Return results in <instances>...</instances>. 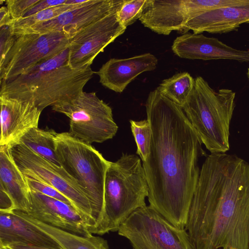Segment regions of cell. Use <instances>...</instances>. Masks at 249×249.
I'll return each mask as SVG.
<instances>
[{
    "mask_svg": "<svg viewBox=\"0 0 249 249\" xmlns=\"http://www.w3.org/2000/svg\"><path fill=\"white\" fill-rule=\"evenodd\" d=\"M151 141L142 162L149 205L174 226L185 229L204 155L202 142L181 107L157 89L146 100Z\"/></svg>",
    "mask_w": 249,
    "mask_h": 249,
    "instance_id": "6da1fadb",
    "label": "cell"
},
{
    "mask_svg": "<svg viewBox=\"0 0 249 249\" xmlns=\"http://www.w3.org/2000/svg\"><path fill=\"white\" fill-rule=\"evenodd\" d=\"M185 230L193 249H249V164L234 155L204 160Z\"/></svg>",
    "mask_w": 249,
    "mask_h": 249,
    "instance_id": "7a4b0ae2",
    "label": "cell"
},
{
    "mask_svg": "<svg viewBox=\"0 0 249 249\" xmlns=\"http://www.w3.org/2000/svg\"><path fill=\"white\" fill-rule=\"evenodd\" d=\"M69 48L27 72L0 83V95L33 102L41 111L76 97L94 72L90 65L74 68Z\"/></svg>",
    "mask_w": 249,
    "mask_h": 249,
    "instance_id": "3957f363",
    "label": "cell"
},
{
    "mask_svg": "<svg viewBox=\"0 0 249 249\" xmlns=\"http://www.w3.org/2000/svg\"><path fill=\"white\" fill-rule=\"evenodd\" d=\"M148 191L145 172L137 155L123 153L116 161H110L105 177L103 215L92 234L117 231L135 210L146 205Z\"/></svg>",
    "mask_w": 249,
    "mask_h": 249,
    "instance_id": "277c9868",
    "label": "cell"
},
{
    "mask_svg": "<svg viewBox=\"0 0 249 249\" xmlns=\"http://www.w3.org/2000/svg\"><path fill=\"white\" fill-rule=\"evenodd\" d=\"M235 98L231 89L215 91L203 78L197 76L192 91L181 107L211 154L226 153L230 149V126Z\"/></svg>",
    "mask_w": 249,
    "mask_h": 249,
    "instance_id": "5b68a950",
    "label": "cell"
},
{
    "mask_svg": "<svg viewBox=\"0 0 249 249\" xmlns=\"http://www.w3.org/2000/svg\"><path fill=\"white\" fill-rule=\"evenodd\" d=\"M55 150L61 166L76 180L89 200L95 225L103 213L106 172L110 161L91 144L85 142L69 132L57 133Z\"/></svg>",
    "mask_w": 249,
    "mask_h": 249,
    "instance_id": "8992f818",
    "label": "cell"
},
{
    "mask_svg": "<svg viewBox=\"0 0 249 249\" xmlns=\"http://www.w3.org/2000/svg\"><path fill=\"white\" fill-rule=\"evenodd\" d=\"M52 108L69 118L71 135L90 144L111 139L118 129L111 107L94 92L82 91L72 100Z\"/></svg>",
    "mask_w": 249,
    "mask_h": 249,
    "instance_id": "52a82bcc",
    "label": "cell"
},
{
    "mask_svg": "<svg viewBox=\"0 0 249 249\" xmlns=\"http://www.w3.org/2000/svg\"><path fill=\"white\" fill-rule=\"evenodd\" d=\"M117 231L133 249H193L185 229L174 226L150 205L135 210Z\"/></svg>",
    "mask_w": 249,
    "mask_h": 249,
    "instance_id": "ba28073f",
    "label": "cell"
},
{
    "mask_svg": "<svg viewBox=\"0 0 249 249\" xmlns=\"http://www.w3.org/2000/svg\"><path fill=\"white\" fill-rule=\"evenodd\" d=\"M14 160L26 177L47 184L71 202L86 222L89 231L95 225L89 200L77 181L61 166L45 160L24 145L11 148Z\"/></svg>",
    "mask_w": 249,
    "mask_h": 249,
    "instance_id": "9c48e42d",
    "label": "cell"
},
{
    "mask_svg": "<svg viewBox=\"0 0 249 249\" xmlns=\"http://www.w3.org/2000/svg\"><path fill=\"white\" fill-rule=\"evenodd\" d=\"M13 46L0 64V83L23 74L54 57L69 46L70 37L63 32L15 35Z\"/></svg>",
    "mask_w": 249,
    "mask_h": 249,
    "instance_id": "30bf717a",
    "label": "cell"
},
{
    "mask_svg": "<svg viewBox=\"0 0 249 249\" xmlns=\"http://www.w3.org/2000/svg\"><path fill=\"white\" fill-rule=\"evenodd\" d=\"M118 11L90 23L69 39V64L71 67L91 66L96 56L124 32L126 28L118 20Z\"/></svg>",
    "mask_w": 249,
    "mask_h": 249,
    "instance_id": "8fae6325",
    "label": "cell"
},
{
    "mask_svg": "<svg viewBox=\"0 0 249 249\" xmlns=\"http://www.w3.org/2000/svg\"><path fill=\"white\" fill-rule=\"evenodd\" d=\"M124 1L125 0H89L83 5L66 11L51 20L13 34L60 32L70 38L90 23L118 11Z\"/></svg>",
    "mask_w": 249,
    "mask_h": 249,
    "instance_id": "7c38bea8",
    "label": "cell"
},
{
    "mask_svg": "<svg viewBox=\"0 0 249 249\" xmlns=\"http://www.w3.org/2000/svg\"><path fill=\"white\" fill-rule=\"evenodd\" d=\"M0 146L12 147L30 129L38 127L42 111L33 102L0 95Z\"/></svg>",
    "mask_w": 249,
    "mask_h": 249,
    "instance_id": "4fadbf2b",
    "label": "cell"
},
{
    "mask_svg": "<svg viewBox=\"0 0 249 249\" xmlns=\"http://www.w3.org/2000/svg\"><path fill=\"white\" fill-rule=\"evenodd\" d=\"M30 192V210L27 213L29 216L80 236H89L92 234L81 215L73 206L40 193Z\"/></svg>",
    "mask_w": 249,
    "mask_h": 249,
    "instance_id": "5bb4252c",
    "label": "cell"
},
{
    "mask_svg": "<svg viewBox=\"0 0 249 249\" xmlns=\"http://www.w3.org/2000/svg\"><path fill=\"white\" fill-rule=\"evenodd\" d=\"M173 53L182 58L204 60L229 59L249 63V50L234 49L216 38L187 32L178 36L172 46Z\"/></svg>",
    "mask_w": 249,
    "mask_h": 249,
    "instance_id": "9a60e30c",
    "label": "cell"
},
{
    "mask_svg": "<svg viewBox=\"0 0 249 249\" xmlns=\"http://www.w3.org/2000/svg\"><path fill=\"white\" fill-rule=\"evenodd\" d=\"M158 60L150 53L127 58H111L96 72L100 83L116 92H122L127 85L143 72L154 70Z\"/></svg>",
    "mask_w": 249,
    "mask_h": 249,
    "instance_id": "2e32d148",
    "label": "cell"
},
{
    "mask_svg": "<svg viewBox=\"0 0 249 249\" xmlns=\"http://www.w3.org/2000/svg\"><path fill=\"white\" fill-rule=\"evenodd\" d=\"M189 19L186 0H148L139 20L145 27L163 35L185 33Z\"/></svg>",
    "mask_w": 249,
    "mask_h": 249,
    "instance_id": "e0dca14e",
    "label": "cell"
},
{
    "mask_svg": "<svg viewBox=\"0 0 249 249\" xmlns=\"http://www.w3.org/2000/svg\"><path fill=\"white\" fill-rule=\"evenodd\" d=\"M249 23V0H244L239 4L210 10L190 19L186 24L185 33L190 30L195 34L226 33Z\"/></svg>",
    "mask_w": 249,
    "mask_h": 249,
    "instance_id": "ac0fdd59",
    "label": "cell"
},
{
    "mask_svg": "<svg viewBox=\"0 0 249 249\" xmlns=\"http://www.w3.org/2000/svg\"><path fill=\"white\" fill-rule=\"evenodd\" d=\"M23 243L63 249L55 240L14 211L0 212V245Z\"/></svg>",
    "mask_w": 249,
    "mask_h": 249,
    "instance_id": "d6986e66",
    "label": "cell"
},
{
    "mask_svg": "<svg viewBox=\"0 0 249 249\" xmlns=\"http://www.w3.org/2000/svg\"><path fill=\"white\" fill-rule=\"evenodd\" d=\"M12 147L0 146V189L10 198L15 210L28 213L30 210V190L24 175L13 158Z\"/></svg>",
    "mask_w": 249,
    "mask_h": 249,
    "instance_id": "ffe728a7",
    "label": "cell"
},
{
    "mask_svg": "<svg viewBox=\"0 0 249 249\" xmlns=\"http://www.w3.org/2000/svg\"><path fill=\"white\" fill-rule=\"evenodd\" d=\"M14 212L30 222L55 240L63 249H109L104 238L94 236H80L41 222L27 213L18 210Z\"/></svg>",
    "mask_w": 249,
    "mask_h": 249,
    "instance_id": "44dd1931",
    "label": "cell"
},
{
    "mask_svg": "<svg viewBox=\"0 0 249 249\" xmlns=\"http://www.w3.org/2000/svg\"><path fill=\"white\" fill-rule=\"evenodd\" d=\"M56 134L54 130L48 127L43 129L34 127L21 138L18 144L24 145L45 160L61 166L55 150Z\"/></svg>",
    "mask_w": 249,
    "mask_h": 249,
    "instance_id": "7402d4cb",
    "label": "cell"
},
{
    "mask_svg": "<svg viewBox=\"0 0 249 249\" xmlns=\"http://www.w3.org/2000/svg\"><path fill=\"white\" fill-rule=\"evenodd\" d=\"M195 79L187 72L163 80L157 89L164 96L181 107L193 90Z\"/></svg>",
    "mask_w": 249,
    "mask_h": 249,
    "instance_id": "603a6c76",
    "label": "cell"
},
{
    "mask_svg": "<svg viewBox=\"0 0 249 249\" xmlns=\"http://www.w3.org/2000/svg\"><path fill=\"white\" fill-rule=\"evenodd\" d=\"M88 0L78 4L71 5L65 3L45 9L32 16L13 20L10 26L12 32L15 34L36 24L51 20L66 11L83 5Z\"/></svg>",
    "mask_w": 249,
    "mask_h": 249,
    "instance_id": "cb8c5ba5",
    "label": "cell"
},
{
    "mask_svg": "<svg viewBox=\"0 0 249 249\" xmlns=\"http://www.w3.org/2000/svg\"><path fill=\"white\" fill-rule=\"evenodd\" d=\"M130 127L137 145L136 154L142 161H144L148 155L151 141V128L146 119L140 121L130 120Z\"/></svg>",
    "mask_w": 249,
    "mask_h": 249,
    "instance_id": "d4e9b609",
    "label": "cell"
},
{
    "mask_svg": "<svg viewBox=\"0 0 249 249\" xmlns=\"http://www.w3.org/2000/svg\"><path fill=\"white\" fill-rule=\"evenodd\" d=\"M244 0H186L189 19L213 9L239 4Z\"/></svg>",
    "mask_w": 249,
    "mask_h": 249,
    "instance_id": "484cf974",
    "label": "cell"
},
{
    "mask_svg": "<svg viewBox=\"0 0 249 249\" xmlns=\"http://www.w3.org/2000/svg\"><path fill=\"white\" fill-rule=\"evenodd\" d=\"M148 0H125L117 12L118 20L126 28L139 19L146 6Z\"/></svg>",
    "mask_w": 249,
    "mask_h": 249,
    "instance_id": "4316f807",
    "label": "cell"
},
{
    "mask_svg": "<svg viewBox=\"0 0 249 249\" xmlns=\"http://www.w3.org/2000/svg\"><path fill=\"white\" fill-rule=\"evenodd\" d=\"M25 177L30 191L40 193L64 202L72 206L70 201L53 187L32 178L26 176H25Z\"/></svg>",
    "mask_w": 249,
    "mask_h": 249,
    "instance_id": "83f0119b",
    "label": "cell"
},
{
    "mask_svg": "<svg viewBox=\"0 0 249 249\" xmlns=\"http://www.w3.org/2000/svg\"><path fill=\"white\" fill-rule=\"evenodd\" d=\"M40 0H6L4 2L13 20L22 18Z\"/></svg>",
    "mask_w": 249,
    "mask_h": 249,
    "instance_id": "f1b7e54d",
    "label": "cell"
},
{
    "mask_svg": "<svg viewBox=\"0 0 249 249\" xmlns=\"http://www.w3.org/2000/svg\"><path fill=\"white\" fill-rule=\"evenodd\" d=\"M0 29V64H1L13 46L16 36L12 33L10 26H3Z\"/></svg>",
    "mask_w": 249,
    "mask_h": 249,
    "instance_id": "f546056e",
    "label": "cell"
},
{
    "mask_svg": "<svg viewBox=\"0 0 249 249\" xmlns=\"http://www.w3.org/2000/svg\"><path fill=\"white\" fill-rule=\"evenodd\" d=\"M67 0H40L31 7L22 18H26L49 8L63 4Z\"/></svg>",
    "mask_w": 249,
    "mask_h": 249,
    "instance_id": "4dcf8cb0",
    "label": "cell"
},
{
    "mask_svg": "<svg viewBox=\"0 0 249 249\" xmlns=\"http://www.w3.org/2000/svg\"><path fill=\"white\" fill-rule=\"evenodd\" d=\"M13 21L6 6H2L0 9V27L10 26Z\"/></svg>",
    "mask_w": 249,
    "mask_h": 249,
    "instance_id": "1f68e13d",
    "label": "cell"
},
{
    "mask_svg": "<svg viewBox=\"0 0 249 249\" xmlns=\"http://www.w3.org/2000/svg\"><path fill=\"white\" fill-rule=\"evenodd\" d=\"M7 246L10 249H53L23 243H14Z\"/></svg>",
    "mask_w": 249,
    "mask_h": 249,
    "instance_id": "d6a6232c",
    "label": "cell"
},
{
    "mask_svg": "<svg viewBox=\"0 0 249 249\" xmlns=\"http://www.w3.org/2000/svg\"><path fill=\"white\" fill-rule=\"evenodd\" d=\"M0 249H10L8 246L0 245Z\"/></svg>",
    "mask_w": 249,
    "mask_h": 249,
    "instance_id": "836d02e7",
    "label": "cell"
},
{
    "mask_svg": "<svg viewBox=\"0 0 249 249\" xmlns=\"http://www.w3.org/2000/svg\"><path fill=\"white\" fill-rule=\"evenodd\" d=\"M247 75L249 80V68L248 69V70H247Z\"/></svg>",
    "mask_w": 249,
    "mask_h": 249,
    "instance_id": "e575fe53",
    "label": "cell"
}]
</instances>
